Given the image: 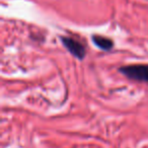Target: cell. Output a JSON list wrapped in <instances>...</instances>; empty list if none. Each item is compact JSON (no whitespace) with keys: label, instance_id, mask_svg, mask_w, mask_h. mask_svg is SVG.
<instances>
[{"label":"cell","instance_id":"cell-2","mask_svg":"<svg viewBox=\"0 0 148 148\" xmlns=\"http://www.w3.org/2000/svg\"><path fill=\"white\" fill-rule=\"evenodd\" d=\"M62 45L65 47V49L71 54L73 57L78 60H83L86 56V49L85 47L73 38L67 37V36H62L60 37Z\"/></svg>","mask_w":148,"mask_h":148},{"label":"cell","instance_id":"cell-1","mask_svg":"<svg viewBox=\"0 0 148 148\" xmlns=\"http://www.w3.org/2000/svg\"><path fill=\"white\" fill-rule=\"evenodd\" d=\"M119 71L128 79L139 82H148V64H133L119 68Z\"/></svg>","mask_w":148,"mask_h":148},{"label":"cell","instance_id":"cell-3","mask_svg":"<svg viewBox=\"0 0 148 148\" xmlns=\"http://www.w3.org/2000/svg\"><path fill=\"white\" fill-rule=\"evenodd\" d=\"M91 40H92L93 44L103 51H111L114 47V42L109 38L103 37V36L93 35L91 37Z\"/></svg>","mask_w":148,"mask_h":148}]
</instances>
